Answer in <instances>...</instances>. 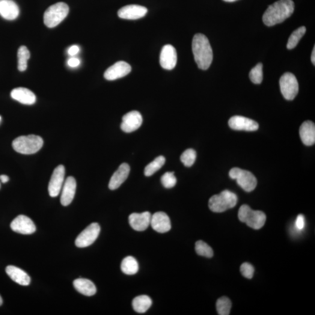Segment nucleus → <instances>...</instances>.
Returning <instances> with one entry per match:
<instances>
[{
    "label": "nucleus",
    "instance_id": "obj_1",
    "mask_svg": "<svg viewBox=\"0 0 315 315\" xmlns=\"http://www.w3.org/2000/svg\"><path fill=\"white\" fill-rule=\"evenodd\" d=\"M294 11L293 0H279L267 9L263 14V21L268 26L278 24L291 17Z\"/></svg>",
    "mask_w": 315,
    "mask_h": 315
},
{
    "label": "nucleus",
    "instance_id": "obj_2",
    "mask_svg": "<svg viewBox=\"0 0 315 315\" xmlns=\"http://www.w3.org/2000/svg\"><path fill=\"white\" fill-rule=\"evenodd\" d=\"M192 50L198 68L203 70H207L212 64L213 53L206 36L201 34L195 35L192 41Z\"/></svg>",
    "mask_w": 315,
    "mask_h": 315
},
{
    "label": "nucleus",
    "instance_id": "obj_3",
    "mask_svg": "<svg viewBox=\"0 0 315 315\" xmlns=\"http://www.w3.org/2000/svg\"><path fill=\"white\" fill-rule=\"evenodd\" d=\"M43 145L42 138L34 135L19 137L15 139L12 144L15 151L25 155L37 153L43 147Z\"/></svg>",
    "mask_w": 315,
    "mask_h": 315
},
{
    "label": "nucleus",
    "instance_id": "obj_4",
    "mask_svg": "<svg viewBox=\"0 0 315 315\" xmlns=\"http://www.w3.org/2000/svg\"><path fill=\"white\" fill-rule=\"evenodd\" d=\"M237 201V196L226 190L212 196L209 200V207L213 212L222 213L236 206Z\"/></svg>",
    "mask_w": 315,
    "mask_h": 315
},
{
    "label": "nucleus",
    "instance_id": "obj_5",
    "mask_svg": "<svg viewBox=\"0 0 315 315\" xmlns=\"http://www.w3.org/2000/svg\"><path fill=\"white\" fill-rule=\"evenodd\" d=\"M238 218L242 222L246 223L254 230H259L262 228L266 221L265 214L261 211H255L248 205H242L238 212Z\"/></svg>",
    "mask_w": 315,
    "mask_h": 315
},
{
    "label": "nucleus",
    "instance_id": "obj_6",
    "mask_svg": "<svg viewBox=\"0 0 315 315\" xmlns=\"http://www.w3.org/2000/svg\"><path fill=\"white\" fill-rule=\"evenodd\" d=\"M69 13V7L63 2L56 3L47 9L44 14V23L47 27H56L63 21Z\"/></svg>",
    "mask_w": 315,
    "mask_h": 315
},
{
    "label": "nucleus",
    "instance_id": "obj_7",
    "mask_svg": "<svg viewBox=\"0 0 315 315\" xmlns=\"http://www.w3.org/2000/svg\"><path fill=\"white\" fill-rule=\"evenodd\" d=\"M231 179H236L237 183L246 192L253 191L257 186V179L251 172L238 168L231 169L229 173Z\"/></svg>",
    "mask_w": 315,
    "mask_h": 315
},
{
    "label": "nucleus",
    "instance_id": "obj_8",
    "mask_svg": "<svg viewBox=\"0 0 315 315\" xmlns=\"http://www.w3.org/2000/svg\"><path fill=\"white\" fill-rule=\"evenodd\" d=\"M280 90L285 99L293 100L298 94L299 85L295 76L291 73H286L280 79Z\"/></svg>",
    "mask_w": 315,
    "mask_h": 315
},
{
    "label": "nucleus",
    "instance_id": "obj_9",
    "mask_svg": "<svg viewBox=\"0 0 315 315\" xmlns=\"http://www.w3.org/2000/svg\"><path fill=\"white\" fill-rule=\"evenodd\" d=\"M100 227L98 223H92L77 236L75 243L78 248H86L93 244L98 238Z\"/></svg>",
    "mask_w": 315,
    "mask_h": 315
},
{
    "label": "nucleus",
    "instance_id": "obj_10",
    "mask_svg": "<svg viewBox=\"0 0 315 315\" xmlns=\"http://www.w3.org/2000/svg\"><path fill=\"white\" fill-rule=\"evenodd\" d=\"M65 168L63 165H59L53 172L50 179L48 190L52 197H57L60 193L64 180Z\"/></svg>",
    "mask_w": 315,
    "mask_h": 315
},
{
    "label": "nucleus",
    "instance_id": "obj_11",
    "mask_svg": "<svg viewBox=\"0 0 315 315\" xmlns=\"http://www.w3.org/2000/svg\"><path fill=\"white\" fill-rule=\"evenodd\" d=\"M11 230L16 233L23 235L34 234L37 228L31 218L27 216L20 215L11 222Z\"/></svg>",
    "mask_w": 315,
    "mask_h": 315
},
{
    "label": "nucleus",
    "instance_id": "obj_12",
    "mask_svg": "<svg viewBox=\"0 0 315 315\" xmlns=\"http://www.w3.org/2000/svg\"><path fill=\"white\" fill-rule=\"evenodd\" d=\"M132 71L130 65L125 61H118L106 70L104 77L109 81L122 78L129 74Z\"/></svg>",
    "mask_w": 315,
    "mask_h": 315
},
{
    "label": "nucleus",
    "instance_id": "obj_13",
    "mask_svg": "<svg viewBox=\"0 0 315 315\" xmlns=\"http://www.w3.org/2000/svg\"><path fill=\"white\" fill-rule=\"evenodd\" d=\"M159 62L160 65L164 69H174L177 63V52L173 46L166 44L162 47Z\"/></svg>",
    "mask_w": 315,
    "mask_h": 315
},
{
    "label": "nucleus",
    "instance_id": "obj_14",
    "mask_svg": "<svg viewBox=\"0 0 315 315\" xmlns=\"http://www.w3.org/2000/svg\"><path fill=\"white\" fill-rule=\"evenodd\" d=\"M142 123V116L138 111H133L123 116L121 129L124 132L129 133L139 129Z\"/></svg>",
    "mask_w": 315,
    "mask_h": 315
},
{
    "label": "nucleus",
    "instance_id": "obj_15",
    "mask_svg": "<svg viewBox=\"0 0 315 315\" xmlns=\"http://www.w3.org/2000/svg\"><path fill=\"white\" fill-rule=\"evenodd\" d=\"M148 10L143 6L129 5L120 9L118 16L124 20H136L141 19L147 14Z\"/></svg>",
    "mask_w": 315,
    "mask_h": 315
},
{
    "label": "nucleus",
    "instance_id": "obj_16",
    "mask_svg": "<svg viewBox=\"0 0 315 315\" xmlns=\"http://www.w3.org/2000/svg\"><path fill=\"white\" fill-rule=\"evenodd\" d=\"M228 124L232 129L236 130L254 132L258 129V124L256 121L240 116H235L232 117L229 120Z\"/></svg>",
    "mask_w": 315,
    "mask_h": 315
},
{
    "label": "nucleus",
    "instance_id": "obj_17",
    "mask_svg": "<svg viewBox=\"0 0 315 315\" xmlns=\"http://www.w3.org/2000/svg\"><path fill=\"white\" fill-rule=\"evenodd\" d=\"M150 224L159 233H166L171 229L170 218L166 213L157 212L151 216Z\"/></svg>",
    "mask_w": 315,
    "mask_h": 315
},
{
    "label": "nucleus",
    "instance_id": "obj_18",
    "mask_svg": "<svg viewBox=\"0 0 315 315\" xmlns=\"http://www.w3.org/2000/svg\"><path fill=\"white\" fill-rule=\"evenodd\" d=\"M151 215L150 212L133 213L129 217V224L137 231H143L150 225Z\"/></svg>",
    "mask_w": 315,
    "mask_h": 315
},
{
    "label": "nucleus",
    "instance_id": "obj_19",
    "mask_svg": "<svg viewBox=\"0 0 315 315\" xmlns=\"http://www.w3.org/2000/svg\"><path fill=\"white\" fill-rule=\"evenodd\" d=\"M76 188V179L72 177H68L62 189L60 201L63 206H68L73 201L75 196Z\"/></svg>",
    "mask_w": 315,
    "mask_h": 315
},
{
    "label": "nucleus",
    "instance_id": "obj_20",
    "mask_svg": "<svg viewBox=\"0 0 315 315\" xmlns=\"http://www.w3.org/2000/svg\"><path fill=\"white\" fill-rule=\"evenodd\" d=\"M130 166L123 163L118 167V170L112 175L109 183V188L112 190L118 189L125 182L130 174Z\"/></svg>",
    "mask_w": 315,
    "mask_h": 315
},
{
    "label": "nucleus",
    "instance_id": "obj_21",
    "mask_svg": "<svg viewBox=\"0 0 315 315\" xmlns=\"http://www.w3.org/2000/svg\"><path fill=\"white\" fill-rule=\"evenodd\" d=\"M20 14L19 6L13 0H0V16L7 20H14Z\"/></svg>",
    "mask_w": 315,
    "mask_h": 315
},
{
    "label": "nucleus",
    "instance_id": "obj_22",
    "mask_svg": "<svg viewBox=\"0 0 315 315\" xmlns=\"http://www.w3.org/2000/svg\"><path fill=\"white\" fill-rule=\"evenodd\" d=\"M11 97L14 100L24 105H33L37 100L35 95L31 91L22 87L14 89L11 91Z\"/></svg>",
    "mask_w": 315,
    "mask_h": 315
},
{
    "label": "nucleus",
    "instance_id": "obj_23",
    "mask_svg": "<svg viewBox=\"0 0 315 315\" xmlns=\"http://www.w3.org/2000/svg\"><path fill=\"white\" fill-rule=\"evenodd\" d=\"M5 272L12 280L17 284L27 286L31 283V278L23 270L14 266H8L6 267Z\"/></svg>",
    "mask_w": 315,
    "mask_h": 315
},
{
    "label": "nucleus",
    "instance_id": "obj_24",
    "mask_svg": "<svg viewBox=\"0 0 315 315\" xmlns=\"http://www.w3.org/2000/svg\"><path fill=\"white\" fill-rule=\"evenodd\" d=\"M299 135L305 145L311 146L315 142V126L313 121L308 120L302 124L299 129Z\"/></svg>",
    "mask_w": 315,
    "mask_h": 315
},
{
    "label": "nucleus",
    "instance_id": "obj_25",
    "mask_svg": "<svg viewBox=\"0 0 315 315\" xmlns=\"http://www.w3.org/2000/svg\"><path fill=\"white\" fill-rule=\"evenodd\" d=\"M73 285L75 289L82 295L91 296L97 293V288L90 280L86 278H78L74 280Z\"/></svg>",
    "mask_w": 315,
    "mask_h": 315
},
{
    "label": "nucleus",
    "instance_id": "obj_26",
    "mask_svg": "<svg viewBox=\"0 0 315 315\" xmlns=\"http://www.w3.org/2000/svg\"><path fill=\"white\" fill-rule=\"evenodd\" d=\"M152 304V300L149 296L145 295L136 297L132 302L134 310L140 314L145 313L149 310Z\"/></svg>",
    "mask_w": 315,
    "mask_h": 315
},
{
    "label": "nucleus",
    "instance_id": "obj_27",
    "mask_svg": "<svg viewBox=\"0 0 315 315\" xmlns=\"http://www.w3.org/2000/svg\"><path fill=\"white\" fill-rule=\"evenodd\" d=\"M121 269L124 274L134 275L138 272L139 266L135 257L127 256L124 258L121 264Z\"/></svg>",
    "mask_w": 315,
    "mask_h": 315
},
{
    "label": "nucleus",
    "instance_id": "obj_28",
    "mask_svg": "<svg viewBox=\"0 0 315 315\" xmlns=\"http://www.w3.org/2000/svg\"><path fill=\"white\" fill-rule=\"evenodd\" d=\"M30 58V52L27 47L24 46L20 47L18 51V68L20 71H24L28 67V61Z\"/></svg>",
    "mask_w": 315,
    "mask_h": 315
},
{
    "label": "nucleus",
    "instance_id": "obj_29",
    "mask_svg": "<svg viewBox=\"0 0 315 315\" xmlns=\"http://www.w3.org/2000/svg\"><path fill=\"white\" fill-rule=\"evenodd\" d=\"M165 163V158L164 157L159 156L157 157L153 161L150 163L145 168L144 175L146 177L152 176L153 174L162 167Z\"/></svg>",
    "mask_w": 315,
    "mask_h": 315
},
{
    "label": "nucleus",
    "instance_id": "obj_30",
    "mask_svg": "<svg viewBox=\"0 0 315 315\" xmlns=\"http://www.w3.org/2000/svg\"><path fill=\"white\" fill-rule=\"evenodd\" d=\"M306 31H307V29H306L305 26H301V27L294 31L290 36L289 39H288L287 45V49L290 50L295 48L300 39L304 37Z\"/></svg>",
    "mask_w": 315,
    "mask_h": 315
},
{
    "label": "nucleus",
    "instance_id": "obj_31",
    "mask_svg": "<svg viewBox=\"0 0 315 315\" xmlns=\"http://www.w3.org/2000/svg\"><path fill=\"white\" fill-rule=\"evenodd\" d=\"M231 307L232 303L227 297H221L217 302V310L219 315H230Z\"/></svg>",
    "mask_w": 315,
    "mask_h": 315
},
{
    "label": "nucleus",
    "instance_id": "obj_32",
    "mask_svg": "<svg viewBox=\"0 0 315 315\" xmlns=\"http://www.w3.org/2000/svg\"><path fill=\"white\" fill-rule=\"evenodd\" d=\"M195 249L196 253L201 256L206 257L208 258L212 257L214 253L212 248L208 245L206 242L198 240L196 242Z\"/></svg>",
    "mask_w": 315,
    "mask_h": 315
},
{
    "label": "nucleus",
    "instance_id": "obj_33",
    "mask_svg": "<svg viewBox=\"0 0 315 315\" xmlns=\"http://www.w3.org/2000/svg\"><path fill=\"white\" fill-rule=\"evenodd\" d=\"M251 81L256 84H260L263 81V65L258 63L253 68L249 73Z\"/></svg>",
    "mask_w": 315,
    "mask_h": 315
},
{
    "label": "nucleus",
    "instance_id": "obj_34",
    "mask_svg": "<svg viewBox=\"0 0 315 315\" xmlns=\"http://www.w3.org/2000/svg\"><path fill=\"white\" fill-rule=\"evenodd\" d=\"M196 159V151L189 148L184 151L182 155L180 156L181 161L183 163V165L187 167H190L195 162Z\"/></svg>",
    "mask_w": 315,
    "mask_h": 315
},
{
    "label": "nucleus",
    "instance_id": "obj_35",
    "mask_svg": "<svg viewBox=\"0 0 315 315\" xmlns=\"http://www.w3.org/2000/svg\"><path fill=\"white\" fill-rule=\"evenodd\" d=\"M161 183L165 188L171 189L176 185L177 179L173 172H166L161 177Z\"/></svg>",
    "mask_w": 315,
    "mask_h": 315
},
{
    "label": "nucleus",
    "instance_id": "obj_36",
    "mask_svg": "<svg viewBox=\"0 0 315 315\" xmlns=\"http://www.w3.org/2000/svg\"><path fill=\"white\" fill-rule=\"evenodd\" d=\"M254 267L248 263H243L240 266V272L245 277L251 279L254 276Z\"/></svg>",
    "mask_w": 315,
    "mask_h": 315
},
{
    "label": "nucleus",
    "instance_id": "obj_37",
    "mask_svg": "<svg viewBox=\"0 0 315 315\" xmlns=\"http://www.w3.org/2000/svg\"><path fill=\"white\" fill-rule=\"evenodd\" d=\"M305 221L304 216L302 215L297 217L295 221V227L299 231L302 230L305 228Z\"/></svg>",
    "mask_w": 315,
    "mask_h": 315
},
{
    "label": "nucleus",
    "instance_id": "obj_38",
    "mask_svg": "<svg viewBox=\"0 0 315 315\" xmlns=\"http://www.w3.org/2000/svg\"><path fill=\"white\" fill-rule=\"evenodd\" d=\"M80 64V60L79 59L73 58L69 59L68 61V65L70 67H78Z\"/></svg>",
    "mask_w": 315,
    "mask_h": 315
},
{
    "label": "nucleus",
    "instance_id": "obj_39",
    "mask_svg": "<svg viewBox=\"0 0 315 315\" xmlns=\"http://www.w3.org/2000/svg\"><path fill=\"white\" fill-rule=\"evenodd\" d=\"M79 51V48L78 46L77 45H74L70 47L69 49H68V54L70 56H74L77 54Z\"/></svg>",
    "mask_w": 315,
    "mask_h": 315
},
{
    "label": "nucleus",
    "instance_id": "obj_40",
    "mask_svg": "<svg viewBox=\"0 0 315 315\" xmlns=\"http://www.w3.org/2000/svg\"><path fill=\"white\" fill-rule=\"evenodd\" d=\"M0 180H1V182L2 183H5L8 182L9 177L7 175H1V176H0Z\"/></svg>",
    "mask_w": 315,
    "mask_h": 315
},
{
    "label": "nucleus",
    "instance_id": "obj_41",
    "mask_svg": "<svg viewBox=\"0 0 315 315\" xmlns=\"http://www.w3.org/2000/svg\"><path fill=\"white\" fill-rule=\"evenodd\" d=\"M315 47H314V50L313 53H312L311 55V61L313 62V64L315 65Z\"/></svg>",
    "mask_w": 315,
    "mask_h": 315
},
{
    "label": "nucleus",
    "instance_id": "obj_42",
    "mask_svg": "<svg viewBox=\"0 0 315 315\" xmlns=\"http://www.w3.org/2000/svg\"><path fill=\"white\" fill-rule=\"evenodd\" d=\"M223 1H226V2H234L237 1V0H223Z\"/></svg>",
    "mask_w": 315,
    "mask_h": 315
},
{
    "label": "nucleus",
    "instance_id": "obj_43",
    "mask_svg": "<svg viewBox=\"0 0 315 315\" xmlns=\"http://www.w3.org/2000/svg\"><path fill=\"white\" fill-rule=\"evenodd\" d=\"M2 302L3 301H2V297L1 296V295H0V306L2 305Z\"/></svg>",
    "mask_w": 315,
    "mask_h": 315
},
{
    "label": "nucleus",
    "instance_id": "obj_44",
    "mask_svg": "<svg viewBox=\"0 0 315 315\" xmlns=\"http://www.w3.org/2000/svg\"><path fill=\"white\" fill-rule=\"evenodd\" d=\"M1 117H0V121H1Z\"/></svg>",
    "mask_w": 315,
    "mask_h": 315
},
{
    "label": "nucleus",
    "instance_id": "obj_45",
    "mask_svg": "<svg viewBox=\"0 0 315 315\" xmlns=\"http://www.w3.org/2000/svg\"><path fill=\"white\" fill-rule=\"evenodd\" d=\"M0 188H1V185H0Z\"/></svg>",
    "mask_w": 315,
    "mask_h": 315
}]
</instances>
